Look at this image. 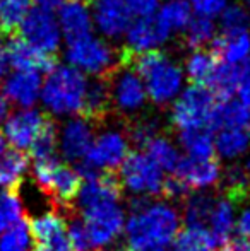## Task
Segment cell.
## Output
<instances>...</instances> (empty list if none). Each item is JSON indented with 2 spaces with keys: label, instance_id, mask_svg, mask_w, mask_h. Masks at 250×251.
I'll use <instances>...</instances> for the list:
<instances>
[{
  "label": "cell",
  "instance_id": "ac0fdd59",
  "mask_svg": "<svg viewBox=\"0 0 250 251\" xmlns=\"http://www.w3.org/2000/svg\"><path fill=\"white\" fill-rule=\"evenodd\" d=\"M96 125L87 120L77 118L70 120L63 125L60 133V151L67 161H83L93 146V133Z\"/></svg>",
  "mask_w": 250,
  "mask_h": 251
},
{
  "label": "cell",
  "instance_id": "484cf974",
  "mask_svg": "<svg viewBox=\"0 0 250 251\" xmlns=\"http://www.w3.org/2000/svg\"><path fill=\"white\" fill-rule=\"evenodd\" d=\"M154 17L163 33L170 38L171 34L185 31L192 19V7L189 0H168L167 3L161 5L160 12Z\"/></svg>",
  "mask_w": 250,
  "mask_h": 251
},
{
  "label": "cell",
  "instance_id": "bcb514c9",
  "mask_svg": "<svg viewBox=\"0 0 250 251\" xmlns=\"http://www.w3.org/2000/svg\"><path fill=\"white\" fill-rule=\"evenodd\" d=\"M7 115H9V102L3 96H0V123L7 118Z\"/></svg>",
  "mask_w": 250,
  "mask_h": 251
},
{
  "label": "cell",
  "instance_id": "603a6c76",
  "mask_svg": "<svg viewBox=\"0 0 250 251\" xmlns=\"http://www.w3.org/2000/svg\"><path fill=\"white\" fill-rule=\"evenodd\" d=\"M237 227V208H235V201L230 200L228 197H216L214 201L213 212L207 221L206 231L211 234L214 243L218 245H224L230 241L231 232Z\"/></svg>",
  "mask_w": 250,
  "mask_h": 251
},
{
  "label": "cell",
  "instance_id": "9c48e42d",
  "mask_svg": "<svg viewBox=\"0 0 250 251\" xmlns=\"http://www.w3.org/2000/svg\"><path fill=\"white\" fill-rule=\"evenodd\" d=\"M122 186L134 195H161L165 176L163 169L144 152H132L118 169Z\"/></svg>",
  "mask_w": 250,
  "mask_h": 251
},
{
  "label": "cell",
  "instance_id": "cb8c5ba5",
  "mask_svg": "<svg viewBox=\"0 0 250 251\" xmlns=\"http://www.w3.org/2000/svg\"><path fill=\"white\" fill-rule=\"evenodd\" d=\"M213 53L218 60L230 65H240L250 56V31L221 33L213 41Z\"/></svg>",
  "mask_w": 250,
  "mask_h": 251
},
{
  "label": "cell",
  "instance_id": "7402d4cb",
  "mask_svg": "<svg viewBox=\"0 0 250 251\" xmlns=\"http://www.w3.org/2000/svg\"><path fill=\"white\" fill-rule=\"evenodd\" d=\"M170 38L163 33V29L158 24L156 17H140L136 23H132L127 29V45L130 51L142 53L149 50H156L158 45L165 43Z\"/></svg>",
  "mask_w": 250,
  "mask_h": 251
},
{
  "label": "cell",
  "instance_id": "e575fe53",
  "mask_svg": "<svg viewBox=\"0 0 250 251\" xmlns=\"http://www.w3.org/2000/svg\"><path fill=\"white\" fill-rule=\"evenodd\" d=\"M214 38H216V26H214V21L207 17H192L184 31V41L192 51L204 50V47L213 43Z\"/></svg>",
  "mask_w": 250,
  "mask_h": 251
},
{
  "label": "cell",
  "instance_id": "7dc6e473",
  "mask_svg": "<svg viewBox=\"0 0 250 251\" xmlns=\"http://www.w3.org/2000/svg\"><path fill=\"white\" fill-rule=\"evenodd\" d=\"M5 67H7V60H5V50L2 48V45H0V79L3 77V74H5Z\"/></svg>",
  "mask_w": 250,
  "mask_h": 251
},
{
  "label": "cell",
  "instance_id": "836d02e7",
  "mask_svg": "<svg viewBox=\"0 0 250 251\" xmlns=\"http://www.w3.org/2000/svg\"><path fill=\"white\" fill-rule=\"evenodd\" d=\"M57 147H58V128H57V122L50 115V118L47 120L43 128L40 130L36 139L29 146V152L34 161H47V159L57 157Z\"/></svg>",
  "mask_w": 250,
  "mask_h": 251
},
{
  "label": "cell",
  "instance_id": "277c9868",
  "mask_svg": "<svg viewBox=\"0 0 250 251\" xmlns=\"http://www.w3.org/2000/svg\"><path fill=\"white\" fill-rule=\"evenodd\" d=\"M87 80L81 70L74 67L57 65L45 80L41 98L48 111L54 115L79 113L86 93Z\"/></svg>",
  "mask_w": 250,
  "mask_h": 251
},
{
  "label": "cell",
  "instance_id": "d4e9b609",
  "mask_svg": "<svg viewBox=\"0 0 250 251\" xmlns=\"http://www.w3.org/2000/svg\"><path fill=\"white\" fill-rule=\"evenodd\" d=\"M214 152L228 161H238L250 152V128L223 126L214 130Z\"/></svg>",
  "mask_w": 250,
  "mask_h": 251
},
{
  "label": "cell",
  "instance_id": "7c38bea8",
  "mask_svg": "<svg viewBox=\"0 0 250 251\" xmlns=\"http://www.w3.org/2000/svg\"><path fill=\"white\" fill-rule=\"evenodd\" d=\"M129 140L124 133L115 132H105L93 142L89 152L83 161L89 162L100 171H118L122 162L129 155Z\"/></svg>",
  "mask_w": 250,
  "mask_h": 251
},
{
  "label": "cell",
  "instance_id": "d6a6232c",
  "mask_svg": "<svg viewBox=\"0 0 250 251\" xmlns=\"http://www.w3.org/2000/svg\"><path fill=\"white\" fill-rule=\"evenodd\" d=\"M125 123V137L129 144L136 149H146V146L158 137L160 125L151 116H134Z\"/></svg>",
  "mask_w": 250,
  "mask_h": 251
},
{
  "label": "cell",
  "instance_id": "f546056e",
  "mask_svg": "<svg viewBox=\"0 0 250 251\" xmlns=\"http://www.w3.org/2000/svg\"><path fill=\"white\" fill-rule=\"evenodd\" d=\"M34 239L31 221L26 214L0 234V251H33Z\"/></svg>",
  "mask_w": 250,
  "mask_h": 251
},
{
  "label": "cell",
  "instance_id": "8992f818",
  "mask_svg": "<svg viewBox=\"0 0 250 251\" xmlns=\"http://www.w3.org/2000/svg\"><path fill=\"white\" fill-rule=\"evenodd\" d=\"M65 56L74 69L94 77L110 75L120 65V48L115 50L107 41L91 34L69 43Z\"/></svg>",
  "mask_w": 250,
  "mask_h": 251
},
{
  "label": "cell",
  "instance_id": "83f0119b",
  "mask_svg": "<svg viewBox=\"0 0 250 251\" xmlns=\"http://www.w3.org/2000/svg\"><path fill=\"white\" fill-rule=\"evenodd\" d=\"M216 195H211L207 192H197L189 195L184 200V219L187 222V227H207V221L213 212Z\"/></svg>",
  "mask_w": 250,
  "mask_h": 251
},
{
  "label": "cell",
  "instance_id": "8fae6325",
  "mask_svg": "<svg viewBox=\"0 0 250 251\" xmlns=\"http://www.w3.org/2000/svg\"><path fill=\"white\" fill-rule=\"evenodd\" d=\"M31 231L34 239L33 251H72L67 221L58 210H50L33 219Z\"/></svg>",
  "mask_w": 250,
  "mask_h": 251
},
{
  "label": "cell",
  "instance_id": "816d5d0a",
  "mask_svg": "<svg viewBox=\"0 0 250 251\" xmlns=\"http://www.w3.org/2000/svg\"><path fill=\"white\" fill-rule=\"evenodd\" d=\"M87 2H89V0H87Z\"/></svg>",
  "mask_w": 250,
  "mask_h": 251
},
{
  "label": "cell",
  "instance_id": "e0dca14e",
  "mask_svg": "<svg viewBox=\"0 0 250 251\" xmlns=\"http://www.w3.org/2000/svg\"><path fill=\"white\" fill-rule=\"evenodd\" d=\"M77 115L87 120L93 125L100 126L113 115V104H111V91L108 77H94L89 80L84 93V100Z\"/></svg>",
  "mask_w": 250,
  "mask_h": 251
},
{
  "label": "cell",
  "instance_id": "4fadbf2b",
  "mask_svg": "<svg viewBox=\"0 0 250 251\" xmlns=\"http://www.w3.org/2000/svg\"><path fill=\"white\" fill-rule=\"evenodd\" d=\"M48 118H50V113L28 108L19 109L7 116L3 125V137L16 149H29Z\"/></svg>",
  "mask_w": 250,
  "mask_h": 251
},
{
  "label": "cell",
  "instance_id": "b9f144b4",
  "mask_svg": "<svg viewBox=\"0 0 250 251\" xmlns=\"http://www.w3.org/2000/svg\"><path fill=\"white\" fill-rule=\"evenodd\" d=\"M130 12L139 17H149L156 12L160 0H125Z\"/></svg>",
  "mask_w": 250,
  "mask_h": 251
},
{
  "label": "cell",
  "instance_id": "52a82bcc",
  "mask_svg": "<svg viewBox=\"0 0 250 251\" xmlns=\"http://www.w3.org/2000/svg\"><path fill=\"white\" fill-rule=\"evenodd\" d=\"M107 77L110 80L113 115L124 122L139 116V111L146 104L147 94L139 74L132 69V65L120 56V65Z\"/></svg>",
  "mask_w": 250,
  "mask_h": 251
},
{
  "label": "cell",
  "instance_id": "8d00e7d4",
  "mask_svg": "<svg viewBox=\"0 0 250 251\" xmlns=\"http://www.w3.org/2000/svg\"><path fill=\"white\" fill-rule=\"evenodd\" d=\"M146 154L160 166L163 171L173 173L177 169L178 162H180L182 155L178 154L177 147L167 139V137H154L149 144L146 146Z\"/></svg>",
  "mask_w": 250,
  "mask_h": 251
},
{
  "label": "cell",
  "instance_id": "2e32d148",
  "mask_svg": "<svg viewBox=\"0 0 250 251\" xmlns=\"http://www.w3.org/2000/svg\"><path fill=\"white\" fill-rule=\"evenodd\" d=\"M93 19L100 33L118 40L130 26V9L125 0H89Z\"/></svg>",
  "mask_w": 250,
  "mask_h": 251
},
{
  "label": "cell",
  "instance_id": "ab89813d",
  "mask_svg": "<svg viewBox=\"0 0 250 251\" xmlns=\"http://www.w3.org/2000/svg\"><path fill=\"white\" fill-rule=\"evenodd\" d=\"M235 94L238 96V101L244 102L247 108H250V56L244 63L238 65Z\"/></svg>",
  "mask_w": 250,
  "mask_h": 251
},
{
  "label": "cell",
  "instance_id": "ffe728a7",
  "mask_svg": "<svg viewBox=\"0 0 250 251\" xmlns=\"http://www.w3.org/2000/svg\"><path fill=\"white\" fill-rule=\"evenodd\" d=\"M29 157L21 149L10 147L5 137L0 133V188L19 190L28 171Z\"/></svg>",
  "mask_w": 250,
  "mask_h": 251
},
{
  "label": "cell",
  "instance_id": "ee69618b",
  "mask_svg": "<svg viewBox=\"0 0 250 251\" xmlns=\"http://www.w3.org/2000/svg\"><path fill=\"white\" fill-rule=\"evenodd\" d=\"M218 251H250V243L245 239H237V241H226L220 246Z\"/></svg>",
  "mask_w": 250,
  "mask_h": 251
},
{
  "label": "cell",
  "instance_id": "6da1fadb",
  "mask_svg": "<svg viewBox=\"0 0 250 251\" xmlns=\"http://www.w3.org/2000/svg\"><path fill=\"white\" fill-rule=\"evenodd\" d=\"M180 212L167 201H149L132 212L125 226L127 248L130 251H170L180 232Z\"/></svg>",
  "mask_w": 250,
  "mask_h": 251
},
{
  "label": "cell",
  "instance_id": "44dd1931",
  "mask_svg": "<svg viewBox=\"0 0 250 251\" xmlns=\"http://www.w3.org/2000/svg\"><path fill=\"white\" fill-rule=\"evenodd\" d=\"M87 0H65L60 7V29L67 43L91 34V14Z\"/></svg>",
  "mask_w": 250,
  "mask_h": 251
},
{
  "label": "cell",
  "instance_id": "681fc988",
  "mask_svg": "<svg viewBox=\"0 0 250 251\" xmlns=\"http://www.w3.org/2000/svg\"><path fill=\"white\" fill-rule=\"evenodd\" d=\"M171 251H184V250H178V248H175V246H173V250H171Z\"/></svg>",
  "mask_w": 250,
  "mask_h": 251
},
{
  "label": "cell",
  "instance_id": "f6af8a7d",
  "mask_svg": "<svg viewBox=\"0 0 250 251\" xmlns=\"http://www.w3.org/2000/svg\"><path fill=\"white\" fill-rule=\"evenodd\" d=\"M38 5V9L47 10V12H54V10H58L60 7L65 3V0H33Z\"/></svg>",
  "mask_w": 250,
  "mask_h": 251
},
{
  "label": "cell",
  "instance_id": "d6986e66",
  "mask_svg": "<svg viewBox=\"0 0 250 251\" xmlns=\"http://www.w3.org/2000/svg\"><path fill=\"white\" fill-rule=\"evenodd\" d=\"M41 91V77L38 72H26L16 70L3 80L2 93L7 101L21 106L31 108L38 101Z\"/></svg>",
  "mask_w": 250,
  "mask_h": 251
},
{
  "label": "cell",
  "instance_id": "74e56055",
  "mask_svg": "<svg viewBox=\"0 0 250 251\" xmlns=\"http://www.w3.org/2000/svg\"><path fill=\"white\" fill-rule=\"evenodd\" d=\"M26 214L19 190H0V234Z\"/></svg>",
  "mask_w": 250,
  "mask_h": 251
},
{
  "label": "cell",
  "instance_id": "9a60e30c",
  "mask_svg": "<svg viewBox=\"0 0 250 251\" xmlns=\"http://www.w3.org/2000/svg\"><path fill=\"white\" fill-rule=\"evenodd\" d=\"M5 60L16 70H26V72L38 74H48L58 65V56L47 55V53L36 50L19 36L9 38V43L5 47Z\"/></svg>",
  "mask_w": 250,
  "mask_h": 251
},
{
  "label": "cell",
  "instance_id": "5b68a950",
  "mask_svg": "<svg viewBox=\"0 0 250 251\" xmlns=\"http://www.w3.org/2000/svg\"><path fill=\"white\" fill-rule=\"evenodd\" d=\"M218 101L220 100L206 86L190 84L184 93L178 94L171 106V123L178 132L190 128H211Z\"/></svg>",
  "mask_w": 250,
  "mask_h": 251
},
{
  "label": "cell",
  "instance_id": "4316f807",
  "mask_svg": "<svg viewBox=\"0 0 250 251\" xmlns=\"http://www.w3.org/2000/svg\"><path fill=\"white\" fill-rule=\"evenodd\" d=\"M223 126H235V128H250V108L240 101L235 100H221L214 109L211 128L214 130Z\"/></svg>",
  "mask_w": 250,
  "mask_h": 251
},
{
  "label": "cell",
  "instance_id": "f907efd6",
  "mask_svg": "<svg viewBox=\"0 0 250 251\" xmlns=\"http://www.w3.org/2000/svg\"><path fill=\"white\" fill-rule=\"evenodd\" d=\"M245 3H247V5L250 7V0H245Z\"/></svg>",
  "mask_w": 250,
  "mask_h": 251
},
{
  "label": "cell",
  "instance_id": "30bf717a",
  "mask_svg": "<svg viewBox=\"0 0 250 251\" xmlns=\"http://www.w3.org/2000/svg\"><path fill=\"white\" fill-rule=\"evenodd\" d=\"M19 31L23 33L24 41L36 50L47 55L57 56L60 48V26L50 12L41 9H33L23 21Z\"/></svg>",
  "mask_w": 250,
  "mask_h": 251
},
{
  "label": "cell",
  "instance_id": "60d3db41",
  "mask_svg": "<svg viewBox=\"0 0 250 251\" xmlns=\"http://www.w3.org/2000/svg\"><path fill=\"white\" fill-rule=\"evenodd\" d=\"M189 3L197 16L207 17V19L220 17L221 12H223L228 5L226 0H190Z\"/></svg>",
  "mask_w": 250,
  "mask_h": 251
},
{
  "label": "cell",
  "instance_id": "f1b7e54d",
  "mask_svg": "<svg viewBox=\"0 0 250 251\" xmlns=\"http://www.w3.org/2000/svg\"><path fill=\"white\" fill-rule=\"evenodd\" d=\"M33 0H0V36L14 38L31 10Z\"/></svg>",
  "mask_w": 250,
  "mask_h": 251
},
{
  "label": "cell",
  "instance_id": "ba28073f",
  "mask_svg": "<svg viewBox=\"0 0 250 251\" xmlns=\"http://www.w3.org/2000/svg\"><path fill=\"white\" fill-rule=\"evenodd\" d=\"M86 229L96 248L103 251L120 238L125 224V212L118 200H108L94 203L79 210Z\"/></svg>",
  "mask_w": 250,
  "mask_h": 251
},
{
  "label": "cell",
  "instance_id": "f35d334b",
  "mask_svg": "<svg viewBox=\"0 0 250 251\" xmlns=\"http://www.w3.org/2000/svg\"><path fill=\"white\" fill-rule=\"evenodd\" d=\"M221 33H233V31H249L250 16L242 5H226L220 16Z\"/></svg>",
  "mask_w": 250,
  "mask_h": 251
},
{
  "label": "cell",
  "instance_id": "3957f363",
  "mask_svg": "<svg viewBox=\"0 0 250 251\" xmlns=\"http://www.w3.org/2000/svg\"><path fill=\"white\" fill-rule=\"evenodd\" d=\"M33 176L38 188L55 207L54 210L65 214L67 210L74 208V201L83 185V178L76 169L54 157L47 161H34Z\"/></svg>",
  "mask_w": 250,
  "mask_h": 251
},
{
  "label": "cell",
  "instance_id": "1f68e13d",
  "mask_svg": "<svg viewBox=\"0 0 250 251\" xmlns=\"http://www.w3.org/2000/svg\"><path fill=\"white\" fill-rule=\"evenodd\" d=\"M237 70L238 65H230L218 60L213 74L207 79L206 87L218 98V100H230L237 89Z\"/></svg>",
  "mask_w": 250,
  "mask_h": 251
},
{
  "label": "cell",
  "instance_id": "d590c367",
  "mask_svg": "<svg viewBox=\"0 0 250 251\" xmlns=\"http://www.w3.org/2000/svg\"><path fill=\"white\" fill-rule=\"evenodd\" d=\"M216 63H218V56L213 51L194 50L189 55L187 62H185V74H187L189 80L192 84L206 86L207 79L213 74Z\"/></svg>",
  "mask_w": 250,
  "mask_h": 251
},
{
  "label": "cell",
  "instance_id": "c3c4849f",
  "mask_svg": "<svg viewBox=\"0 0 250 251\" xmlns=\"http://www.w3.org/2000/svg\"><path fill=\"white\" fill-rule=\"evenodd\" d=\"M118 251H130L129 248H127V246H125V248H120V250H118Z\"/></svg>",
  "mask_w": 250,
  "mask_h": 251
},
{
  "label": "cell",
  "instance_id": "5bb4252c",
  "mask_svg": "<svg viewBox=\"0 0 250 251\" xmlns=\"http://www.w3.org/2000/svg\"><path fill=\"white\" fill-rule=\"evenodd\" d=\"M175 175L189 190L204 192L221 181V168L214 157H185L180 159Z\"/></svg>",
  "mask_w": 250,
  "mask_h": 251
},
{
  "label": "cell",
  "instance_id": "4dcf8cb0",
  "mask_svg": "<svg viewBox=\"0 0 250 251\" xmlns=\"http://www.w3.org/2000/svg\"><path fill=\"white\" fill-rule=\"evenodd\" d=\"M180 146L190 157H214V135L211 128H190L178 132Z\"/></svg>",
  "mask_w": 250,
  "mask_h": 251
},
{
  "label": "cell",
  "instance_id": "7a4b0ae2",
  "mask_svg": "<svg viewBox=\"0 0 250 251\" xmlns=\"http://www.w3.org/2000/svg\"><path fill=\"white\" fill-rule=\"evenodd\" d=\"M120 56L139 74L147 98L156 106H167L178 98L184 86V72L167 53L160 50L134 53L122 47Z\"/></svg>",
  "mask_w": 250,
  "mask_h": 251
},
{
  "label": "cell",
  "instance_id": "7bdbcfd3",
  "mask_svg": "<svg viewBox=\"0 0 250 251\" xmlns=\"http://www.w3.org/2000/svg\"><path fill=\"white\" fill-rule=\"evenodd\" d=\"M235 229L238 231V234H240L242 239H245V241L250 243V203L237 217V227Z\"/></svg>",
  "mask_w": 250,
  "mask_h": 251
}]
</instances>
